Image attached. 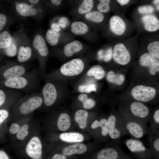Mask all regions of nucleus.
<instances>
[{
	"label": "nucleus",
	"mask_w": 159,
	"mask_h": 159,
	"mask_svg": "<svg viewBox=\"0 0 159 159\" xmlns=\"http://www.w3.org/2000/svg\"><path fill=\"white\" fill-rule=\"evenodd\" d=\"M38 71L34 69L19 77L0 82V85L7 88L26 93H33L39 85Z\"/></svg>",
	"instance_id": "f257e3e1"
},
{
	"label": "nucleus",
	"mask_w": 159,
	"mask_h": 159,
	"mask_svg": "<svg viewBox=\"0 0 159 159\" xmlns=\"http://www.w3.org/2000/svg\"><path fill=\"white\" fill-rule=\"evenodd\" d=\"M43 103L42 94L35 92L20 97L14 104L13 114L17 116H27L39 108Z\"/></svg>",
	"instance_id": "f03ea898"
},
{
	"label": "nucleus",
	"mask_w": 159,
	"mask_h": 159,
	"mask_svg": "<svg viewBox=\"0 0 159 159\" xmlns=\"http://www.w3.org/2000/svg\"><path fill=\"white\" fill-rule=\"evenodd\" d=\"M84 63L79 58H74L63 64L58 71L46 75L44 79L56 80L60 76L66 77H76L83 72Z\"/></svg>",
	"instance_id": "7ed1b4c3"
},
{
	"label": "nucleus",
	"mask_w": 159,
	"mask_h": 159,
	"mask_svg": "<svg viewBox=\"0 0 159 159\" xmlns=\"http://www.w3.org/2000/svg\"><path fill=\"white\" fill-rule=\"evenodd\" d=\"M41 92L44 105L49 107L53 105L61 96V88L59 80L45 79Z\"/></svg>",
	"instance_id": "20e7f679"
},
{
	"label": "nucleus",
	"mask_w": 159,
	"mask_h": 159,
	"mask_svg": "<svg viewBox=\"0 0 159 159\" xmlns=\"http://www.w3.org/2000/svg\"><path fill=\"white\" fill-rule=\"evenodd\" d=\"M127 132L132 138L139 139L147 135L148 127L131 115L120 116Z\"/></svg>",
	"instance_id": "39448f33"
},
{
	"label": "nucleus",
	"mask_w": 159,
	"mask_h": 159,
	"mask_svg": "<svg viewBox=\"0 0 159 159\" xmlns=\"http://www.w3.org/2000/svg\"><path fill=\"white\" fill-rule=\"evenodd\" d=\"M109 137L112 142L120 144L122 138L127 134L120 117L111 114L107 118Z\"/></svg>",
	"instance_id": "423d86ee"
},
{
	"label": "nucleus",
	"mask_w": 159,
	"mask_h": 159,
	"mask_svg": "<svg viewBox=\"0 0 159 159\" xmlns=\"http://www.w3.org/2000/svg\"><path fill=\"white\" fill-rule=\"evenodd\" d=\"M25 66L19 64H7L0 66V82L11 80L26 74L28 72Z\"/></svg>",
	"instance_id": "0eeeda50"
},
{
	"label": "nucleus",
	"mask_w": 159,
	"mask_h": 159,
	"mask_svg": "<svg viewBox=\"0 0 159 159\" xmlns=\"http://www.w3.org/2000/svg\"><path fill=\"white\" fill-rule=\"evenodd\" d=\"M156 94V91L154 88L143 85L135 86L131 91L133 98L141 102H147L152 100L155 97Z\"/></svg>",
	"instance_id": "6e6552de"
},
{
	"label": "nucleus",
	"mask_w": 159,
	"mask_h": 159,
	"mask_svg": "<svg viewBox=\"0 0 159 159\" xmlns=\"http://www.w3.org/2000/svg\"><path fill=\"white\" fill-rule=\"evenodd\" d=\"M129 109L131 116L147 125L150 117L149 109L147 106L141 102L135 101L131 103Z\"/></svg>",
	"instance_id": "1a4fd4ad"
},
{
	"label": "nucleus",
	"mask_w": 159,
	"mask_h": 159,
	"mask_svg": "<svg viewBox=\"0 0 159 159\" xmlns=\"http://www.w3.org/2000/svg\"><path fill=\"white\" fill-rule=\"evenodd\" d=\"M27 155L33 159H41L42 145L39 138L34 136L31 138L25 148Z\"/></svg>",
	"instance_id": "9d476101"
},
{
	"label": "nucleus",
	"mask_w": 159,
	"mask_h": 159,
	"mask_svg": "<svg viewBox=\"0 0 159 159\" xmlns=\"http://www.w3.org/2000/svg\"><path fill=\"white\" fill-rule=\"evenodd\" d=\"M114 61L118 64L125 65L127 64L130 59V55L125 45L118 43L114 47L112 54Z\"/></svg>",
	"instance_id": "9b49d317"
},
{
	"label": "nucleus",
	"mask_w": 159,
	"mask_h": 159,
	"mask_svg": "<svg viewBox=\"0 0 159 159\" xmlns=\"http://www.w3.org/2000/svg\"><path fill=\"white\" fill-rule=\"evenodd\" d=\"M21 95L20 91L2 87L0 88V107L6 102L14 103Z\"/></svg>",
	"instance_id": "f8f14e48"
},
{
	"label": "nucleus",
	"mask_w": 159,
	"mask_h": 159,
	"mask_svg": "<svg viewBox=\"0 0 159 159\" xmlns=\"http://www.w3.org/2000/svg\"><path fill=\"white\" fill-rule=\"evenodd\" d=\"M139 63L142 66L148 67L150 73L152 75L155 74L159 71V61L149 53H146L141 55Z\"/></svg>",
	"instance_id": "ddd939ff"
},
{
	"label": "nucleus",
	"mask_w": 159,
	"mask_h": 159,
	"mask_svg": "<svg viewBox=\"0 0 159 159\" xmlns=\"http://www.w3.org/2000/svg\"><path fill=\"white\" fill-rule=\"evenodd\" d=\"M110 146L100 150L97 154V159H118L120 148L117 145L112 142Z\"/></svg>",
	"instance_id": "4468645a"
},
{
	"label": "nucleus",
	"mask_w": 159,
	"mask_h": 159,
	"mask_svg": "<svg viewBox=\"0 0 159 159\" xmlns=\"http://www.w3.org/2000/svg\"><path fill=\"white\" fill-rule=\"evenodd\" d=\"M110 28L111 31L115 34L120 35L124 32L125 29V23L119 16H114L110 20Z\"/></svg>",
	"instance_id": "2eb2a0df"
},
{
	"label": "nucleus",
	"mask_w": 159,
	"mask_h": 159,
	"mask_svg": "<svg viewBox=\"0 0 159 159\" xmlns=\"http://www.w3.org/2000/svg\"><path fill=\"white\" fill-rule=\"evenodd\" d=\"M33 45L39 55L42 57H45L48 55L49 50L44 38L39 34L36 35L33 41Z\"/></svg>",
	"instance_id": "dca6fc26"
},
{
	"label": "nucleus",
	"mask_w": 159,
	"mask_h": 159,
	"mask_svg": "<svg viewBox=\"0 0 159 159\" xmlns=\"http://www.w3.org/2000/svg\"><path fill=\"white\" fill-rule=\"evenodd\" d=\"M142 21L145 29L149 32H154L159 28V21L154 15L147 14L143 16Z\"/></svg>",
	"instance_id": "f3484780"
},
{
	"label": "nucleus",
	"mask_w": 159,
	"mask_h": 159,
	"mask_svg": "<svg viewBox=\"0 0 159 159\" xmlns=\"http://www.w3.org/2000/svg\"><path fill=\"white\" fill-rule=\"evenodd\" d=\"M87 150V147L85 144L78 143L67 146L62 150L63 154L69 156L74 154H81L85 153Z\"/></svg>",
	"instance_id": "a211bd4d"
},
{
	"label": "nucleus",
	"mask_w": 159,
	"mask_h": 159,
	"mask_svg": "<svg viewBox=\"0 0 159 159\" xmlns=\"http://www.w3.org/2000/svg\"><path fill=\"white\" fill-rule=\"evenodd\" d=\"M150 125L148 127L147 135L151 136L159 132V109H157L154 112L152 117H150Z\"/></svg>",
	"instance_id": "6ab92c4d"
},
{
	"label": "nucleus",
	"mask_w": 159,
	"mask_h": 159,
	"mask_svg": "<svg viewBox=\"0 0 159 159\" xmlns=\"http://www.w3.org/2000/svg\"><path fill=\"white\" fill-rule=\"evenodd\" d=\"M83 48V46L82 44L79 41L75 40L68 44L65 46L64 52L66 56L70 57L75 53L80 51Z\"/></svg>",
	"instance_id": "aec40b11"
},
{
	"label": "nucleus",
	"mask_w": 159,
	"mask_h": 159,
	"mask_svg": "<svg viewBox=\"0 0 159 159\" xmlns=\"http://www.w3.org/2000/svg\"><path fill=\"white\" fill-rule=\"evenodd\" d=\"M16 9L20 15L23 16H34L37 12V10L31 5L24 3H18L16 4Z\"/></svg>",
	"instance_id": "412c9836"
},
{
	"label": "nucleus",
	"mask_w": 159,
	"mask_h": 159,
	"mask_svg": "<svg viewBox=\"0 0 159 159\" xmlns=\"http://www.w3.org/2000/svg\"><path fill=\"white\" fill-rule=\"evenodd\" d=\"M60 139L62 141L68 143H77L83 141V136L81 134L76 132H64L61 134Z\"/></svg>",
	"instance_id": "4be33fe9"
},
{
	"label": "nucleus",
	"mask_w": 159,
	"mask_h": 159,
	"mask_svg": "<svg viewBox=\"0 0 159 159\" xmlns=\"http://www.w3.org/2000/svg\"><path fill=\"white\" fill-rule=\"evenodd\" d=\"M91 127L93 129L97 127L100 128L102 136L109 137L107 118H102L100 120H95L92 124Z\"/></svg>",
	"instance_id": "5701e85b"
},
{
	"label": "nucleus",
	"mask_w": 159,
	"mask_h": 159,
	"mask_svg": "<svg viewBox=\"0 0 159 159\" xmlns=\"http://www.w3.org/2000/svg\"><path fill=\"white\" fill-rule=\"evenodd\" d=\"M88 116V112L85 110H79L75 112L74 119L80 128L84 129L86 127Z\"/></svg>",
	"instance_id": "b1692460"
},
{
	"label": "nucleus",
	"mask_w": 159,
	"mask_h": 159,
	"mask_svg": "<svg viewBox=\"0 0 159 159\" xmlns=\"http://www.w3.org/2000/svg\"><path fill=\"white\" fill-rule=\"evenodd\" d=\"M70 125V118L69 115L65 112L61 113L57 121V126L59 129L63 131H66Z\"/></svg>",
	"instance_id": "393cba45"
},
{
	"label": "nucleus",
	"mask_w": 159,
	"mask_h": 159,
	"mask_svg": "<svg viewBox=\"0 0 159 159\" xmlns=\"http://www.w3.org/2000/svg\"><path fill=\"white\" fill-rule=\"evenodd\" d=\"M17 53L18 61L19 62L23 63L27 61L31 58L32 51L31 48L29 47L21 46L19 47Z\"/></svg>",
	"instance_id": "a878e982"
},
{
	"label": "nucleus",
	"mask_w": 159,
	"mask_h": 159,
	"mask_svg": "<svg viewBox=\"0 0 159 159\" xmlns=\"http://www.w3.org/2000/svg\"><path fill=\"white\" fill-rule=\"evenodd\" d=\"M86 74L89 77H93L96 79L100 80L105 77V72L101 66L95 65L89 69Z\"/></svg>",
	"instance_id": "bb28decb"
},
{
	"label": "nucleus",
	"mask_w": 159,
	"mask_h": 159,
	"mask_svg": "<svg viewBox=\"0 0 159 159\" xmlns=\"http://www.w3.org/2000/svg\"><path fill=\"white\" fill-rule=\"evenodd\" d=\"M88 28L87 25L83 22L76 21L71 25V30L72 33L77 35H82L86 33Z\"/></svg>",
	"instance_id": "cd10ccee"
},
{
	"label": "nucleus",
	"mask_w": 159,
	"mask_h": 159,
	"mask_svg": "<svg viewBox=\"0 0 159 159\" xmlns=\"http://www.w3.org/2000/svg\"><path fill=\"white\" fill-rule=\"evenodd\" d=\"M78 100L82 104L83 107L86 110L91 109L95 105L96 102L94 99L88 98L87 94L81 93L77 97Z\"/></svg>",
	"instance_id": "c85d7f7f"
},
{
	"label": "nucleus",
	"mask_w": 159,
	"mask_h": 159,
	"mask_svg": "<svg viewBox=\"0 0 159 159\" xmlns=\"http://www.w3.org/2000/svg\"><path fill=\"white\" fill-rule=\"evenodd\" d=\"M106 79L109 82L118 85H122L125 80V76L122 74H116L112 71L108 72Z\"/></svg>",
	"instance_id": "c756f323"
},
{
	"label": "nucleus",
	"mask_w": 159,
	"mask_h": 159,
	"mask_svg": "<svg viewBox=\"0 0 159 159\" xmlns=\"http://www.w3.org/2000/svg\"><path fill=\"white\" fill-rule=\"evenodd\" d=\"M12 42L11 36L9 32L4 30L0 33V52L8 47Z\"/></svg>",
	"instance_id": "7c9ffc66"
},
{
	"label": "nucleus",
	"mask_w": 159,
	"mask_h": 159,
	"mask_svg": "<svg viewBox=\"0 0 159 159\" xmlns=\"http://www.w3.org/2000/svg\"><path fill=\"white\" fill-rule=\"evenodd\" d=\"M60 36V34L58 32L49 29L46 32L45 38L47 42L50 45L54 46L57 44Z\"/></svg>",
	"instance_id": "2f4dec72"
},
{
	"label": "nucleus",
	"mask_w": 159,
	"mask_h": 159,
	"mask_svg": "<svg viewBox=\"0 0 159 159\" xmlns=\"http://www.w3.org/2000/svg\"><path fill=\"white\" fill-rule=\"evenodd\" d=\"M85 17L87 19L95 23H100L104 19L103 14L97 11H90L85 14Z\"/></svg>",
	"instance_id": "473e14b6"
},
{
	"label": "nucleus",
	"mask_w": 159,
	"mask_h": 159,
	"mask_svg": "<svg viewBox=\"0 0 159 159\" xmlns=\"http://www.w3.org/2000/svg\"><path fill=\"white\" fill-rule=\"evenodd\" d=\"M150 149L157 153L159 152V132L151 136H148Z\"/></svg>",
	"instance_id": "72a5a7b5"
},
{
	"label": "nucleus",
	"mask_w": 159,
	"mask_h": 159,
	"mask_svg": "<svg viewBox=\"0 0 159 159\" xmlns=\"http://www.w3.org/2000/svg\"><path fill=\"white\" fill-rule=\"evenodd\" d=\"M93 6V0H83L78 8V12L80 14H86L90 11Z\"/></svg>",
	"instance_id": "f704fd0d"
},
{
	"label": "nucleus",
	"mask_w": 159,
	"mask_h": 159,
	"mask_svg": "<svg viewBox=\"0 0 159 159\" xmlns=\"http://www.w3.org/2000/svg\"><path fill=\"white\" fill-rule=\"evenodd\" d=\"M149 53L157 59H159V42L155 41L149 44L147 47Z\"/></svg>",
	"instance_id": "c9c22d12"
},
{
	"label": "nucleus",
	"mask_w": 159,
	"mask_h": 159,
	"mask_svg": "<svg viewBox=\"0 0 159 159\" xmlns=\"http://www.w3.org/2000/svg\"><path fill=\"white\" fill-rule=\"evenodd\" d=\"M78 90L81 93H89L97 90L96 85L95 84H86L80 85Z\"/></svg>",
	"instance_id": "e433bc0d"
},
{
	"label": "nucleus",
	"mask_w": 159,
	"mask_h": 159,
	"mask_svg": "<svg viewBox=\"0 0 159 159\" xmlns=\"http://www.w3.org/2000/svg\"><path fill=\"white\" fill-rule=\"evenodd\" d=\"M29 125L25 124L20 127L19 130L16 133V137L19 140H22L25 139L29 133L28 129Z\"/></svg>",
	"instance_id": "4c0bfd02"
},
{
	"label": "nucleus",
	"mask_w": 159,
	"mask_h": 159,
	"mask_svg": "<svg viewBox=\"0 0 159 159\" xmlns=\"http://www.w3.org/2000/svg\"><path fill=\"white\" fill-rule=\"evenodd\" d=\"M100 3L97 6V9L101 13H107L110 10V7L109 5L110 0H100Z\"/></svg>",
	"instance_id": "58836bf2"
},
{
	"label": "nucleus",
	"mask_w": 159,
	"mask_h": 159,
	"mask_svg": "<svg viewBox=\"0 0 159 159\" xmlns=\"http://www.w3.org/2000/svg\"><path fill=\"white\" fill-rule=\"evenodd\" d=\"M138 10L139 13L141 14H145L153 12L154 9L151 5H145L139 6Z\"/></svg>",
	"instance_id": "ea45409f"
},
{
	"label": "nucleus",
	"mask_w": 159,
	"mask_h": 159,
	"mask_svg": "<svg viewBox=\"0 0 159 159\" xmlns=\"http://www.w3.org/2000/svg\"><path fill=\"white\" fill-rule=\"evenodd\" d=\"M112 54V49L111 48L107 49L105 51L104 50L102 59H103L106 62H108L111 59Z\"/></svg>",
	"instance_id": "a19ab883"
},
{
	"label": "nucleus",
	"mask_w": 159,
	"mask_h": 159,
	"mask_svg": "<svg viewBox=\"0 0 159 159\" xmlns=\"http://www.w3.org/2000/svg\"><path fill=\"white\" fill-rule=\"evenodd\" d=\"M6 15L3 13H0V33L6 26L7 22Z\"/></svg>",
	"instance_id": "79ce46f5"
},
{
	"label": "nucleus",
	"mask_w": 159,
	"mask_h": 159,
	"mask_svg": "<svg viewBox=\"0 0 159 159\" xmlns=\"http://www.w3.org/2000/svg\"><path fill=\"white\" fill-rule=\"evenodd\" d=\"M9 112L6 109H0V126L4 121L8 117Z\"/></svg>",
	"instance_id": "37998d69"
},
{
	"label": "nucleus",
	"mask_w": 159,
	"mask_h": 159,
	"mask_svg": "<svg viewBox=\"0 0 159 159\" xmlns=\"http://www.w3.org/2000/svg\"><path fill=\"white\" fill-rule=\"evenodd\" d=\"M20 126L19 124L16 123H13L10 126L9 131L12 134H15L18 132L20 128Z\"/></svg>",
	"instance_id": "c03bdc74"
},
{
	"label": "nucleus",
	"mask_w": 159,
	"mask_h": 159,
	"mask_svg": "<svg viewBox=\"0 0 159 159\" xmlns=\"http://www.w3.org/2000/svg\"><path fill=\"white\" fill-rule=\"evenodd\" d=\"M69 21L67 19L64 17H61L59 19L58 24L62 28H65L69 24Z\"/></svg>",
	"instance_id": "a18cd8bd"
},
{
	"label": "nucleus",
	"mask_w": 159,
	"mask_h": 159,
	"mask_svg": "<svg viewBox=\"0 0 159 159\" xmlns=\"http://www.w3.org/2000/svg\"><path fill=\"white\" fill-rule=\"evenodd\" d=\"M51 29L54 31L59 32L60 30V27L57 23H54L52 24L51 26Z\"/></svg>",
	"instance_id": "49530a36"
},
{
	"label": "nucleus",
	"mask_w": 159,
	"mask_h": 159,
	"mask_svg": "<svg viewBox=\"0 0 159 159\" xmlns=\"http://www.w3.org/2000/svg\"><path fill=\"white\" fill-rule=\"evenodd\" d=\"M51 159H67L66 156L63 154H56L54 155Z\"/></svg>",
	"instance_id": "de8ad7c7"
},
{
	"label": "nucleus",
	"mask_w": 159,
	"mask_h": 159,
	"mask_svg": "<svg viewBox=\"0 0 159 159\" xmlns=\"http://www.w3.org/2000/svg\"><path fill=\"white\" fill-rule=\"evenodd\" d=\"M0 159H9L6 154L4 151H0Z\"/></svg>",
	"instance_id": "09e8293b"
},
{
	"label": "nucleus",
	"mask_w": 159,
	"mask_h": 159,
	"mask_svg": "<svg viewBox=\"0 0 159 159\" xmlns=\"http://www.w3.org/2000/svg\"><path fill=\"white\" fill-rule=\"evenodd\" d=\"M117 1L121 5H124L127 4L130 1L129 0H118Z\"/></svg>",
	"instance_id": "8fccbe9b"
},
{
	"label": "nucleus",
	"mask_w": 159,
	"mask_h": 159,
	"mask_svg": "<svg viewBox=\"0 0 159 159\" xmlns=\"http://www.w3.org/2000/svg\"><path fill=\"white\" fill-rule=\"evenodd\" d=\"M51 2L56 5H59L61 4L62 1L60 0H52Z\"/></svg>",
	"instance_id": "3c124183"
},
{
	"label": "nucleus",
	"mask_w": 159,
	"mask_h": 159,
	"mask_svg": "<svg viewBox=\"0 0 159 159\" xmlns=\"http://www.w3.org/2000/svg\"><path fill=\"white\" fill-rule=\"evenodd\" d=\"M29 1L30 3L33 4H37L39 1L38 0H30Z\"/></svg>",
	"instance_id": "603ef678"
},
{
	"label": "nucleus",
	"mask_w": 159,
	"mask_h": 159,
	"mask_svg": "<svg viewBox=\"0 0 159 159\" xmlns=\"http://www.w3.org/2000/svg\"><path fill=\"white\" fill-rule=\"evenodd\" d=\"M159 0H154L153 1V3L154 4L157 5L159 4Z\"/></svg>",
	"instance_id": "864d4df0"
}]
</instances>
